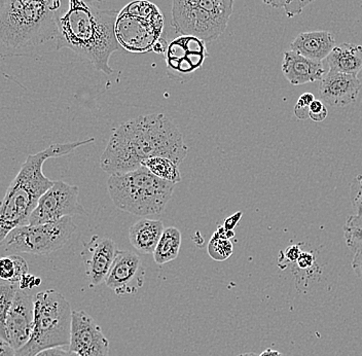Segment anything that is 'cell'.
Returning a JSON list of instances; mask_svg holds the SVG:
<instances>
[{
    "label": "cell",
    "mask_w": 362,
    "mask_h": 356,
    "mask_svg": "<svg viewBox=\"0 0 362 356\" xmlns=\"http://www.w3.org/2000/svg\"><path fill=\"white\" fill-rule=\"evenodd\" d=\"M119 11H103L86 0H69L57 20V50L69 49L99 71L110 76V56L121 49L115 23Z\"/></svg>",
    "instance_id": "cell-2"
},
{
    "label": "cell",
    "mask_w": 362,
    "mask_h": 356,
    "mask_svg": "<svg viewBox=\"0 0 362 356\" xmlns=\"http://www.w3.org/2000/svg\"><path fill=\"white\" fill-rule=\"evenodd\" d=\"M264 4L273 8H284L287 17L293 18L300 15L303 10L315 0H262Z\"/></svg>",
    "instance_id": "cell-26"
},
{
    "label": "cell",
    "mask_w": 362,
    "mask_h": 356,
    "mask_svg": "<svg viewBox=\"0 0 362 356\" xmlns=\"http://www.w3.org/2000/svg\"><path fill=\"white\" fill-rule=\"evenodd\" d=\"M164 224L155 219H140L129 231V240L136 251L144 255L153 253L164 232Z\"/></svg>",
    "instance_id": "cell-19"
},
{
    "label": "cell",
    "mask_w": 362,
    "mask_h": 356,
    "mask_svg": "<svg viewBox=\"0 0 362 356\" xmlns=\"http://www.w3.org/2000/svg\"><path fill=\"white\" fill-rule=\"evenodd\" d=\"M282 71L287 81L294 86L321 81L327 74L322 61L305 58L293 51L285 52Z\"/></svg>",
    "instance_id": "cell-17"
},
{
    "label": "cell",
    "mask_w": 362,
    "mask_h": 356,
    "mask_svg": "<svg viewBox=\"0 0 362 356\" xmlns=\"http://www.w3.org/2000/svg\"><path fill=\"white\" fill-rule=\"evenodd\" d=\"M144 270L141 258L130 251H117L105 280L108 289L117 296L133 294L144 285Z\"/></svg>",
    "instance_id": "cell-13"
},
{
    "label": "cell",
    "mask_w": 362,
    "mask_h": 356,
    "mask_svg": "<svg viewBox=\"0 0 362 356\" xmlns=\"http://www.w3.org/2000/svg\"><path fill=\"white\" fill-rule=\"evenodd\" d=\"M327 63L332 71L357 76L362 70V45L347 42L334 47Z\"/></svg>",
    "instance_id": "cell-20"
},
{
    "label": "cell",
    "mask_w": 362,
    "mask_h": 356,
    "mask_svg": "<svg viewBox=\"0 0 362 356\" xmlns=\"http://www.w3.org/2000/svg\"><path fill=\"white\" fill-rule=\"evenodd\" d=\"M328 115L327 108L320 101H314L310 104L309 117L314 122H322L327 119Z\"/></svg>",
    "instance_id": "cell-29"
},
{
    "label": "cell",
    "mask_w": 362,
    "mask_h": 356,
    "mask_svg": "<svg viewBox=\"0 0 362 356\" xmlns=\"http://www.w3.org/2000/svg\"><path fill=\"white\" fill-rule=\"evenodd\" d=\"M16 276V264L13 255L0 258V279L13 282Z\"/></svg>",
    "instance_id": "cell-28"
},
{
    "label": "cell",
    "mask_w": 362,
    "mask_h": 356,
    "mask_svg": "<svg viewBox=\"0 0 362 356\" xmlns=\"http://www.w3.org/2000/svg\"><path fill=\"white\" fill-rule=\"evenodd\" d=\"M94 142L95 138H90L81 142L52 144L35 155L27 156L0 202V246L11 231L28 224L29 217L40 197L54 185V181L42 172L45 161L69 155L81 145Z\"/></svg>",
    "instance_id": "cell-3"
},
{
    "label": "cell",
    "mask_w": 362,
    "mask_h": 356,
    "mask_svg": "<svg viewBox=\"0 0 362 356\" xmlns=\"http://www.w3.org/2000/svg\"><path fill=\"white\" fill-rule=\"evenodd\" d=\"M19 285L11 283H0V338L6 340V323L8 311Z\"/></svg>",
    "instance_id": "cell-24"
},
{
    "label": "cell",
    "mask_w": 362,
    "mask_h": 356,
    "mask_svg": "<svg viewBox=\"0 0 362 356\" xmlns=\"http://www.w3.org/2000/svg\"><path fill=\"white\" fill-rule=\"evenodd\" d=\"M350 200L355 214H362V174L357 176L351 183Z\"/></svg>",
    "instance_id": "cell-27"
},
{
    "label": "cell",
    "mask_w": 362,
    "mask_h": 356,
    "mask_svg": "<svg viewBox=\"0 0 362 356\" xmlns=\"http://www.w3.org/2000/svg\"><path fill=\"white\" fill-rule=\"evenodd\" d=\"M107 188L113 204L119 209L146 217L164 212L175 185L162 180L142 167L110 176Z\"/></svg>",
    "instance_id": "cell-5"
},
{
    "label": "cell",
    "mask_w": 362,
    "mask_h": 356,
    "mask_svg": "<svg viewBox=\"0 0 362 356\" xmlns=\"http://www.w3.org/2000/svg\"><path fill=\"white\" fill-rule=\"evenodd\" d=\"M209 56L206 42L194 36L182 35L170 42L166 58L168 76L172 79H187L201 67Z\"/></svg>",
    "instance_id": "cell-11"
},
{
    "label": "cell",
    "mask_w": 362,
    "mask_h": 356,
    "mask_svg": "<svg viewBox=\"0 0 362 356\" xmlns=\"http://www.w3.org/2000/svg\"><path fill=\"white\" fill-rule=\"evenodd\" d=\"M336 47L334 35L328 31H309L298 34L291 44V51L305 58L323 61Z\"/></svg>",
    "instance_id": "cell-18"
},
{
    "label": "cell",
    "mask_w": 362,
    "mask_h": 356,
    "mask_svg": "<svg viewBox=\"0 0 362 356\" xmlns=\"http://www.w3.org/2000/svg\"><path fill=\"white\" fill-rule=\"evenodd\" d=\"M68 347V350L79 356L110 355V342L102 332L100 326L83 311H72Z\"/></svg>",
    "instance_id": "cell-12"
},
{
    "label": "cell",
    "mask_w": 362,
    "mask_h": 356,
    "mask_svg": "<svg viewBox=\"0 0 362 356\" xmlns=\"http://www.w3.org/2000/svg\"><path fill=\"white\" fill-rule=\"evenodd\" d=\"M34 296L26 290L18 289L6 317V341L16 350L30 339L34 321Z\"/></svg>",
    "instance_id": "cell-14"
},
{
    "label": "cell",
    "mask_w": 362,
    "mask_h": 356,
    "mask_svg": "<svg viewBox=\"0 0 362 356\" xmlns=\"http://www.w3.org/2000/svg\"><path fill=\"white\" fill-rule=\"evenodd\" d=\"M34 321L30 339L17 356H35L45 349L69 346L72 310L69 302L55 289L34 296Z\"/></svg>",
    "instance_id": "cell-6"
},
{
    "label": "cell",
    "mask_w": 362,
    "mask_h": 356,
    "mask_svg": "<svg viewBox=\"0 0 362 356\" xmlns=\"http://www.w3.org/2000/svg\"><path fill=\"white\" fill-rule=\"evenodd\" d=\"M87 214L79 202V189L62 180L54 185L40 197L37 206L29 217L28 224H42L60 221L63 217Z\"/></svg>",
    "instance_id": "cell-10"
},
{
    "label": "cell",
    "mask_w": 362,
    "mask_h": 356,
    "mask_svg": "<svg viewBox=\"0 0 362 356\" xmlns=\"http://www.w3.org/2000/svg\"><path fill=\"white\" fill-rule=\"evenodd\" d=\"M346 244L353 253L362 251V214H353L344 224Z\"/></svg>",
    "instance_id": "cell-23"
},
{
    "label": "cell",
    "mask_w": 362,
    "mask_h": 356,
    "mask_svg": "<svg viewBox=\"0 0 362 356\" xmlns=\"http://www.w3.org/2000/svg\"><path fill=\"white\" fill-rule=\"evenodd\" d=\"M62 0H0V44L29 50L55 40Z\"/></svg>",
    "instance_id": "cell-4"
},
{
    "label": "cell",
    "mask_w": 362,
    "mask_h": 356,
    "mask_svg": "<svg viewBox=\"0 0 362 356\" xmlns=\"http://www.w3.org/2000/svg\"><path fill=\"white\" fill-rule=\"evenodd\" d=\"M35 356H79L76 353L69 350H64L63 347H55V348L45 349L42 352L37 353Z\"/></svg>",
    "instance_id": "cell-32"
},
{
    "label": "cell",
    "mask_w": 362,
    "mask_h": 356,
    "mask_svg": "<svg viewBox=\"0 0 362 356\" xmlns=\"http://www.w3.org/2000/svg\"><path fill=\"white\" fill-rule=\"evenodd\" d=\"M243 212H239L235 213V214L230 215V217L226 219L225 224H223V228L228 231H234L238 224H239L240 219H241Z\"/></svg>",
    "instance_id": "cell-34"
},
{
    "label": "cell",
    "mask_w": 362,
    "mask_h": 356,
    "mask_svg": "<svg viewBox=\"0 0 362 356\" xmlns=\"http://www.w3.org/2000/svg\"><path fill=\"white\" fill-rule=\"evenodd\" d=\"M314 101H315V98H314L313 94H311V93H304V94L298 98L296 103L300 104V105L310 106V104Z\"/></svg>",
    "instance_id": "cell-39"
},
{
    "label": "cell",
    "mask_w": 362,
    "mask_h": 356,
    "mask_svg": "<svg viewBox=\"0 0 362 356\" xmlns=\"http://www.w3.org/2000/svg\"><path fill=\"white\" fill-rule=\"evenodd\" d=\"M234 246L230 239L215 232L208 244V255L217 262H223L233 255Z\"/></svg>",
    "instance_id": "cell-25"
},
{
    "label": "cell",
    "mask_w": 362,
    "mask_h": 356,
    "mask_svg": "<svg viewBox=\"0 0 362 356\" xmlns=\"http://www.w3.org/2000/svg\"><path fill=\"white\" fill-rule=\"evenodd\" d=\"M181 232L175 226L165 229L160 241L153 251V258L158 265H165L175 260L180 255Z\"/></svg>",
    "instance_id": "cell-21"
},
{
    "label": "cell",
    "mask_w": 362,
    "mask_h": 356,
    "mask_svg": "<svg viewBox=\"0 0 362 356\" xmlns=\"http://www.w3.org/2000/svg\"><path fill=\"white\" fill-rule=\"evenodd\" d=\"M164 16L156 4L135 0L117 15L115 35L121 47L131 53H148L160 40Z\"/></svg>",
    "instance_id": "cell-8"
},
{
    "label": "cell",
    "mask_w": 362,
    "mask_h": 356,
    "mask_svg": "<svg viewBox=\"0 0 362 356\" xmlns=\"http://www.w3.org/2000/svg\"><path fill=\"white\" fill-rule=\"evenodd\" d=\"M117 247L110 238L93 236L81 251L86 275L92 287L105 282L112 266Z\"/></svg>",
    "instance_id": "cell-15"
},
{
    "label": "cell",
    "mask_w": 362,
    "mask_h": 356,
    "mask_svg": "<svg viewBox=\"0 0 362 356\" xmlns=\"http://www.w3.org/2000/svg\"><path fill=\"white\" fill-rule=\"evenodd\" d=\"M259 356H283L279 351L274 350V349L268 348L262 351Z\"/></svg>",
    "instance_id": "cell-40"
},
{
    "label": "cell",
    "mask_w": 362,
    "mask_h": 356,
    "mask_svg": "<svg viewBox=\"0 0 362 356\" xmlns=\"http://www.w3.org/2000/svg\"><path fill=\"white\" fill-rule=\"evenodd\" d=\"M238 356H259L257 355V353L255 352H246V353H242V355H239Z\"/></svg>",
    "instance_id": "cell-41"
},
{
    "label": "cell",
    "mask_w": 362,
    "mask_h": 356,
    "mask_svg": "<svg viewBox=\"0 0 362 356\" xmlns=\"http://www.w3.org/2000/svg\"><path fill=\"white\" fill-rule=\"evenodd\" d=\"M310 106L300 105V104H296L294 106V115L298 119L305 120L309 117Z\"/></svg>",
    "instance_id": "cell-37"
},
{
    "label": "cell",
    "mask_w": 362,
    "mask_h": 356,
    "mask_svg": "<svg viewBox=\"0 0 362 356\" xmlns=\"http://www.w3.org/2000/svg\"><path fill=\"white\" fill-rule=\"evenodd\" d=\"M40 282H42L40 278L35 277V276L28 273L23 276L21 280H20L19 289L22 290L31 289H33L34 287H38Z\"/></svg>",
    "instance_id": "cell-30"
},
{
    "label": "cell",
    "mask_w": 362,
    "mask_h": 356,
    "mask_svg": "<svg viewBox=\"0 0 362 356\" xmlns=\"http://www.w3.org/2000/svg\"><path fill=\"white\" fill-rule=\"evenodd\" d=\"M76 229L71 217H63L54 223L26 224L11 231L1 246L6 253L15 255L22 253L47 255L62 248Z\"/></svg>",
    "instance_id": "cell-9"
},
{
    "label": "cell",
    "mask_w": 362,
    "mask_h": 356,
    "mask_svg": "<svg viewBox=\"0 0 362 356\" xmlns=\"http://www.w3.org/2000/svg\"><path fill=\"white\" fill-rule=\"evenodd\" d=\"M361 89L357 76L328 70L319 81V95L332 108H345L354 103Z\"/></svg>",
    "instance_id": "cell-16"
},
{
    "label": "cell",
    "mask_w": 362,
    "mask_h": 356,
    "mask_svg": "<svg viewBox=\"0 0 362 356\" xmlns=\"http://www.w3.org/2000/svg\"><path fill=\"white\" fill-rule=\"evenodd\" d=\"M314 260H315V258H314L313 253L302 251L300 258L296 260V265L302 270L311 269L313 267Z\"/></svg>",
    "instance_id": "cell-31"
},
{
    "label": "cell",
    "mask_w": 362,
    "mask_h": 356,
    "mask_svg": "<svg viewBox=\"0 0 362 356\" xmlns=\"http://www.w3.org/2000/svg\"><path fill=\"white\" fill-rule=\"evenodd\" d=\"M302 251V249L300 248L298 245H293V246L288 247L283 255H284L285 260H286L287 262L296 263Z\"/></svg>",
    "instance_id": "cell-33"
},
{
    "label": "cell",
    "mask_w": 362,
    "mask_h": 356,
    "mask_svg": "<svg viewBox=\"0 0 362 356\" xmlns=\"http://www.w3.org/2000/svg\"><path fill=\"white\" fill-rule=\"evenodd\" d=\"M0 356H17V350L2 338H0Z\"/></svg>",
    "instance_id": "cell-36"
},
{
    "label": "cell",
    "mask_w": 362,
    "mask_h": 356,
    "mask_svg": "<svg viewBox=\"0 0 362 356\" xmlns=\"http://www.w3.org/2000/svg\"><path fill=\"white\" fill-rule=\"evenodd\" d=\"M352 268L357 277L362 280V251L355 253L352 260Z\"/></svg>",
    "instance_id": "cell-35"
},
{
    "label": "cell",
    "mask_w": 362,
    "mask_h": 356,
    "mask_svg": "<svg viewBox=\"0 0 362 356\" xmlns=\"http://www.w3.org/2000/svg\"><path fill=\"white\" fill-rule=\"evenodd\" d=\"M235 0H173L172 27L181 35L214 42L225 33Z\"/></svg>",
    "instance_id": "cell-7"
},
{
    "label": "cell",
    "mask_w": 362,
    "mask_h": 356,
    "mask_svg": "<svg viewBox=\"0 0 362 356\" xmlns=\"http://www.w3.org/2000/svg\"><path fill=\"white\" fill-rule=\"evenodd\" d=\"M167 49H168V45H167L166 40L164 38H160L157 44L153 45V51L157 54H162V55H165L167 52Z\"/></svg>",
    "instance_id": "cell-38"
},
{
    "label": "cell",
    "mask_w": 362,
    "mask_h": 356,
    "mask_svg": "<svg viewBox=\"0 0 362 356\" xmlns=\"http://www.w3.org/2000/svg\"><path fill=\"white\" fill-rule=\"evenodd\" d=\"M141 165L153 176L167 183L176 185L181 181L180 165L176 164L171 159L165 158V156H153L144 160Z\"/></svg>",
    "instance_id": "cell-22"
},
{
    "label": "cell",
    "mask_w": 362,
    "mask_h": 356,
    "mask_svg": "<svg viewBox=\"0 0 362 356\" xmlns=\"http://www.w3.org/2000/svg\"><path fill=\"white\" fill-rule=\"evenodd\" d=\"M187 156L182 134L164 113L140 115L123 122L110 136L100 158L102 170L113 174L142 168L153 156H165L180 165Z\"/></svg>",
    "instance_id": "cell-1"
}]
</instances>
